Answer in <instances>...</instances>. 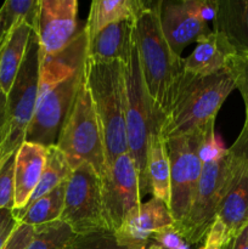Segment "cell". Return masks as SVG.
Returning <instances> with one entry per match:
<instances>
[{
  "label": "cell",
  "instance_id": "6da1fadb",
  "mask_svg": "<svg viewBox=\"0 0 248 249\" xmlns=\"http://www.w3.org/2000/svg\"><path fill=\"white\" fill-rule=\"evenodd\" d=\"M235 89L228 70L206 77L182 73L163 117V139L180 138L214 123L226 97Z\"/></svg>",
  "mask_w": 248,
  "mask_h": 249
},
{
  "label": "cell",
  "instance_id": "7a4b0ae2",
  "mask_svg": "<svg viewBox=\"0 0 248 249\" xmlns=\"http://www.w3.org/2000/svg\"><path fill=\"white\" fill-rule=\"evenodd\" d=\"M160 1L150 2L135 21V44L148 96L156 108L167 113L175 84L184 73V58L164 38L159 23Z\"/></svg>",
  "mask_w": 248,
  "mask_h": 249
},
{
  "label": "cell",
  "instance_id": "3957f363",
  "mask_svg": "<svg viewBox=\"0 0 248 249\" xmlns=\"http://www.w3.org/2000/svg\"><path fill=\"white\" fill-rule=\"evenodd\" d=\"M83 71L101 129L108 167L119 156L128 152L124 63L97 62L85 57Z\"/></svg>",
  "mask_w": 248,
  "mask_h": 249
},
{
  "label": "cell",
  "instance_id": "277c9868",
  "mask_svg": "<svg viewBox=\"0 0 248 249\" xmlns=\"http://www.w3.org/2000/svg\"><path fill=\"white\" fill-rule=\"evenodd\" d=\"M124 74L128 152L138 170L141 195L145 196L148 192L146 179L148 139L153 131L160 130L163 114L156 108L146 90L136 44H134L128 62L124 63Z\"/></svg>",
  "mask_w": 248,
  "mask_h": 249
},
{
  "label": "cell",
  "instance_id": "5b68a950",
  "mask_svg": "<svg viewBox=\"0 0 248 249\" xmlns=\"http://www.w3.org/2000/svg\"><path fill=\"white\" fill-rule=\"evenodd\" d=\"M55 146L66 156L72 170L87 163L100 178L104 177L107 169L104 140L84 78Z\"/></svg>",
  "mask_w": 248,
  "mask_h": 249
},
{
  "label": "cell",
  "instance_id": "8992f818",
  "mask_svg": "<svg viewBox=\"0 0 248 249\" xmlns=\"http://www.w3.org/2000/svg\"><path fill=\"white\" fill-rule=\"evenodd\" d=\"M235 165V156L228 148L224 157L204 163L202 167L189 214L180 225H174L190 246L198 245L211 230L219 206L231 184Z\"/></svg>",
  "mask_w": 248,
  "mask_h": 249
},
{
  "label": "cell",
  "instance_id": "52a82bcc",
  "mask_svg": "<svg viewBox=\"0 0 248 249\" xmlns=\"http://www.w3.org/2000/svg\"><path fill=\"white\" fill-rule=\"evenodd\" d=\"M214 133V123L187 135L165 140L170 162V213L175 226L186 219L202 172L199 148Z\"/></svg>",
  "mask_w": 248,
  "mask_h": 249
},
{
  "label": "cell",
  "instance_id": "ba28073f",
  "mask_svg": "<svg viewBox=\"0 0 248 249\" xmlns=\"http://www.w3.org/2000/svg\"><path fill=\"white\" fill-rule=\"evenodd\" d=\"M60 220L77 236L112 231L104 204L101 178L90 164L83 163L71 173Z\"/></svg>",
  "mask_w": 248,
  "mask_h": 249
},
{
  "label": "cell",
  "instance_id": "9c48e42d",
  "mask_svg": "<svg viewBox=\"0 0 248 249\" xmlns=\"http://www.w3.org/2000/svg\"><path fill=\"white\" fill-rule=\"evenodd\" d=\"M39 43L36 34L32 33L26 56L15 82L10 89L6 101V124L4 129L6 139L5 150L9 153L16 152L24 142L27 128L35 111L39 87Z\"/></svg>",
  "mask_w": 248,
  "mask_h": 249
},
{
  "label": "cell",
  "instance_id": "30bf717a",
  "mask_svg": "<svg viewBox=\"0 0 248 249\" xmlns=\"http://www.w3.org/2000/svg\"><path fill=\"white\" fill-rule=\"evenodd\" d=\"M83 68L36 100L35 111L27 128L24 141L45 147L56 145L84 78Z\"/></svg>",
  "mask_w": 248,
  "mask_h": 249
},
{
  "label": "cell",
  "instance_id": "8fae6325",
  "mask_svg": "<svg viewBox=\"0 0 248 249\" xmlns=\"http://www.w3.org/2000/svg\"><path fill=\"white\" fill-rule=\"evenodd\" d=\"M102 197L107 220L112 231L141 204V187L135 163L129 152L108 165L101 178Z\"/></svg>",
  "mask_w": 248,
  "mask_h": 249
},
{
  "label": "cell",
  "instance_id": "7c38bea8",
  "mask_svg": "<svg viewBox=\"0 0 248 249\" xmlns=\"http://www.w3.org/2000/svg\"><path fill=\"white\" fill-rule=\"evenodd\" d=\"M77 0H39L34 33L40 61L65 50L82 29L78 28Z\"/></svg>",
  "mask_w": 248,
  "mask_h": 249
},
{
  "label": "cell",
  "instance_id": "4fadbf2b",
  "mask_svg": "<svg viewBox=\"0 0 248 249\" xmlns=\"http://www.w3.org/2000/svg\"><path fill=\"white\" fill-rule=\"evenodd\" d=\"M174 224L175 220L169 207L160 199L152 197L150 201L141 203L134 209L113 232L121 245L145 248L151 245L153 233Z\"/></svg>",
  "mask_w": 248,
  "mask_h": 249
},
{
  "label": "cell",
  "instance_id": "5bb4252c",
  "mask_svg": "<svg viewBox=\"0 0 248 249\" xmlns=\"http://www.w3.org/2000/svg\"><path fill=\"white\" fill-rule=\"evenodd\" d=\"M229 150L235 156V172L216 213L225 228V246L248 225V160L233 146Z\"/></svg>",
  "mask_w": 248,
  "mask_h": 249
},
{
  "label": "cell",
  "instance_id": "9a60e30c",
  "mask_svg": "<svg viewBox=\"0 0 248 249\" xmlns=\"http://www.w3.org/2000/svg\"><path fill=\"white\" fill-rule=\"evenodd\" d=\"M159 23L164 38L177 56L212 31L208 23L190 14L182 1H160Z\"/></svg>",
  "mask_w": 248,
  "mask_h": 249
},
{
  "label": "cell",
  "instance_id": "2e32d148",
  "mask_svg": "<svg viewBox=\"0 0 248 249\" xmlns=\"http://www.w3.org/2000/svg\"><path fill=\"white\" fill-rule=\"evenodd\" d=\"M49 147L24 141L18 147L15 160V206L21 211L28 204L45 169Z\"/></svg>",
  "mask_w": 248,
  "mask_h": 249
},
{
  "label": "cell",
  "instance_id": "e0dca14e",
  "mask_svg": "<svg viewBox=\"0 0 248 249\" xmlns=\"http://www.w3.org/2000/svg\"><path fill=\"white\" fill-rule=\"evenodd\" d=\"M134 31V19L107 26L91 39H87V60L97 62L119 61L126 63L135 44Z\"/></svg>",
  "mask_w": 248,
  "mask_h": 249
},
{
  "label": "cell",
  "instance_id": "ac0fdd59",
  "mask_svg": "<svg viewBox=\"0 0 248 249\" xmlns=\"http://www.w3.org/2000/svg\"><path fill=\"white\" fill-rule=\"evenodd\" d=\"M87 34L82 28L77 38L61 53L40 61L38 97H43L51 88L72 77L84 67L87 57Z\"/></svg>",
  "mask_w": 248,
  "mask_h": 249
},
{
  "label": "cell",
  "instance_id": "d6986e66",
  "mask_svg": "<svg viewBox=\"0 0 248 249\" xmlns=\"http://www.w3.org/2000/svg\"><path fill=\"white\" fill-rule=\"evenodd\" d=\"M236 53L221 34L211 31L197 40L195 50L184 58V72L194 75L215 74L226 70L230 56Z\"/></svg>",
  "mask_w": 248,
  "mask_h": 249
},
{
  "label": "cell",
  "instance_id": "ffe728a7",
  "mask_svg": "<svg viewBox=\"0 0 248 249\" xmlns=\"http://www.w3.org/2000/svg\"><path fill=\"white\" fill-rule=\"evenodd\" d=\"M212 31L221 34L236 53L248 55V0H218Z\"/></svg>",
  "mask_w": 248,
  "mask_h": 249
},
{
  "label": "cell",
  "instance_id": "44dd1931",
  "mask_svg": "<svg viewBox=\"0 0 248 249\" xmlns=\"http://www.w3.org/2000/svg\"><path fill=\"white\" fill-rule=\"evenodd\" d=\"M33 27L27 22L16 24L5 36L0 48V89L9 94L26 56Z\"/></svg>",
  "mask_w": 248,
  "mask_h": 249
},
{
  "label": "cell",
  "instance_id": "7402d4cb",
  "mask_svg": "<svg viewBox=\"0 0 248 249\" xmlns=\"http://www.w3.org/2000/svg\"><path fill=\"white\" fill-rule=\"evenodd\" d=\"M146 179L148 192L170 206V162L167 145L160 130L151 134L147 143Z\"/></svg>",
  "mask_w": 248,
  "mask_h": 249
},
{
  "label": "cell",
  "instance_id": "603a6c76",
  "mask_svg": "<svg viewBox=\"0 0 248 249\" xmlns=\"http://www.w3.org/2000/svg\"><path fill=\"white\" fill-rule=\"evenodd\" d=\"M147 5V1L141 0H95L91 2L84 27L87 39H91L95 34L112 23L128 19L136 21Z\"/></svg>",
  "mask_w": 248,
  "mask_h": 249
},
{
  "label": "cell",
  "instance_id": "cb8c5ba5",
  "mask_svg": "<svg viewBox=\"0 0 248 249\" xmlns=\"http://www.w3.org/2000/svg\"><path fill=\"white\" fill-rule=\"evenodd\" d=\"M66 184H61L49 194L44 195L36 201L29 203L21 211H12L17 223L22 225L39 226L53 223L61 219L66 195Z\"/></svg>",
  "mask_w": 248,
  "mask_h": 249
},
{
  "label": "cell",
  "instance_id": "d4e9b609",
  "mask_svg": "<svg viewBox=\"0 0 248 249\" xmlns=\"http://www.w3.org/2000/svg\"><path fill=\"white\" fill-rule=\"evenodd\" d=\"M71 173H72V168H71L66 156L63 155L56 146H50V147H49L45 169H44L43 175H41L40 178V181H39L36 189L34 190L28 204L36 201V199L40 198L41 196L49 194V192L53 191V189L60 186L61 184L67 181ZM28 204H27V206H28ZM26 207H24V208H26Z\"/></svg>",
  "mask_w": 248,
  "mask_h": 249
},
{
  "label": "cell",
  "instance_id": "484cf974",
  "mask_svg": "<svg viewBox=\"0 0 248 249\" xmlns=\"http://www.w3.org/2000/svg\"><path fill=\"white\" fill-rule=\"evenodd\" d=\"M75 233L63 221L35 226L32 242L26 249H70Z\"/></svg>",
  "mask_w": 248,
  "mask_h": 249
},
{
  "label": "cell",
  "instance_id": "4316f807",
  "mask_svg": "<svg viewBox=\"0 0 248 249\" xmlns=\"http://www.w3.org/2000/svg\"><path fill=\"white\" fill-rule=\"evenodd\" d=\"M39 0H7L0 7V22L6 36L16 24L27 22L35 28Z\"/></svg>",
  "mask_w": 248,
  "mask_h": 249
},
{
  "label": "cell",
  "instance_id": "83f0119b",
  "mask_svg": "<svg viewBox=\"0 0 248 249\" xmlns=\"http://www.w3.org/2000/svg\"><path fill=\"white\" fill-rule=\"evenodd\" d=\"M70 249H162L156 243H151L145 248H134L121 245L117 241L113 231L89 233V235L75 236Z\"/></svg>",
  "mask_w": 248,
  "mask_h": 249
},
{
  "label": "cell",
  "instance_id": "f1b7e54d",
  "mask_svg": "<svg viewBox=\"0 0 248 249\" xmlns=\"http://www.w3.org/2000/svg\"><path fill=\"white\" fill-rule=\"evenodd\" d=\"M226 70L230 73L235 88L241 92L246 107L245 126L248 128V55L233 53L228 61Z\"/></svg>",
  "mask_w": 248,
  "mask_h": 249
},
{
  "label": "cell",
  "instance_id": "f546056e",
  "mask_svg": "<svg viewBox=\"0 0 248 249\" xmlns=\"http://www.w3.org/2000/svg\"><path fill=\"white\" fill-rule=\"evenodd\" d=\"M16 152L12 153L0 168V211L1 209H11V211H14Z\"/></svg>",
  "mask_w": 248,
  "mask_h": 249
},
{
  "label": "cell",
  "instance_id": "4dcf8cb0",
  "mask_svg": "<svg viewBox=\"0 0 248 249\" xmlns=\"http://www.w3.org/2000/svg\"><path fill=\"white\" fill-rule=\"evenodd\" d=\"M151 241L162 249H191L174 225L167 226L153 233Z\"/></svg>",
  "mask_w": 248,
  "mask_h": 249
},
{
  "label": "cell",
  "instance_id": "1f68e13d",
  "mask_svg": "<svg viewBox=\"0 0 248 249\" xmlns=\"http://www.w3.org/2000/svg\"><path fill=\"white\" fill-rule=\"evenodd\" d=\"M182 2L190 14L206 23L213 22L218 12V0H182Z\"/></svg>",
  "mask_w": 248,
  "mask_h": 249
},
{
  "label": "cell",
  "instance_id": "d6a6232c",
  "mask_svg": "<svg viewBox=\"0 0 248 249\" xmlns=\"http://www.w3.org/2000/svg\"><path fill=\"white\" fill-rule=\"evenodd\" d=\"M34 232H35L34 226L18 224L1 249H26L33 240Z\"/></svg>",
  "mask_w": 248,
  "mask_h": 249
},
{
  "label": "cell",
  "instance_id": "836d02e7",
  "mask_svg": "<svg viewBox=\"0 0 248 249\" xmlns=\"http://www.w3.org/2000/svg\"><path fill=\"white\" fill-rule=\"evenodd\" d=\"M225 228L218 218H215L211 230L204 238L202 249H223L225 247Z\"/></svg>",
  "mask_w": 248,
  "mask_h": 249
},
{
  "label": "cell",
  "instance_id": "e575fe53",
  "mask_svg": "<svg viewBox=\"0 0 248 249\" xmlns=\"http://www.w3.org/2000/svg\"><path fill=\"white\" fill-rule=\"evenodd\" d=\"M16 218L11 209H1L0 211V249L4 247L6 241L17 228Z\"/></svg>",
  "mask_w": 248,
  "mask_h": 249
},
{
  "label": "cell",
  "instance_id": "d590c367",
  "mask_svg": "<svg viewBox=\"0 0 248 249\" xmlns=\"http://www.w3.org/2000/svg\"><path fill=\"white\" fill-rule=\"evenodd\" d=\"M224 249H248V225Z\"/></svg>",
  "mask_w": 248,
  "mask_h": 249
},
{
  "label": "cell",
  "instance_id": "8d00e7d4",
  "mask_svg": "<svg viewBox=\"0 0 248 249\" xmlns=\"http://www.w3.org/2000/svg\"><path fill=\"white\" fill-rule=\"evenodd\" d=\"M232 146L236 148V150L240 151V152L242 153L248 160V128L247 126L243 125L242 131H241L237 140L233 142Z\"/></svg>",
  "mask_w": 248,
  "mask_h": 249
},
{
  "label": "cell",
  "instance_id": "74e56055",
  "mask_svg": "<svg viewBox=\"0 0 248 249\" xmlns=\"http://www.w3.org/2000/svg\"><path fill=\"white\" fill-rule=\"evenodd\" d=\"M6 101L7 96L1 89H0V131L6 124Z\"/></svg>",
  "mask_w": 248,
  "mask_h": 249
},
{
  "label": "cell",
  "instance_id": "f35d334b",
  "mask_svg": "<svg viewBox=\"0 0 248 249\" xmlns=\"http://www.w3.org/2000/svg\"><path fill=\"white\" fill-rule=\"evenodd\" d=\"M4 38H5V34H4V32H2L1 22H0V48H1V43H2V40H4Z\"/></svg>",
  "mask_w": 248,
  "mask_h": 249
},
{
  "label": "cell",
  "instance_id": "ab89813d",
  "mask_svg": "<svg viewBox=\"0 0 248 249\" xmlns=\"http://www.w3.org/2000/svg\"><path fill=\"white\" fill-rule=\"evenodd\" d=\"M223 249H224V248H223Z\"/></svg>",
  "mask_w": 248,
  "mask_h": 249
}]
</instances>
